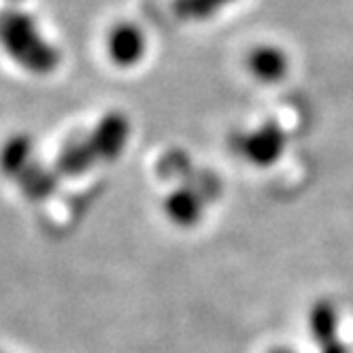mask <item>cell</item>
I'll return each instance as SVG.
<instances>
[{
  "label": "cell",
  "instance_id": "obj_1",
  "mask_svg": "<svg viewBox=\"0 0 353 353\" xmlns=\"http://www.w3.org/2000/svg\"><path fill=\"white\" fill-rule=\"evenodd\" d=\"M0 47L23 70L49 74L60 66V49L49 43L37 19L17 7L0 11Z\"/></svg>",
  "mask_w": 353,
  "mask_h": 353
},
{
  "label": "cell",
  "instance_id": "obj_2",
  "mask_svg": "<svg viewBox=\"0 0 353 353\" xmlns=\"http://www.w3.org/2000/svg\"><path fill=\"white\" fill-rule=\"evenodd\" d=\"M288 139L276 123H262L236 139V151L258 168H268L281 160Z\"/></svg>",
  "mask_w": 353,
  "mask_h": 353
},
{
  "label": "cell",
  "instance_id": "obj_3",
  "mask_svg": "<svg viewBox=\"0 0 353 353\" xmlns=\"http://www.w3.org/2000/svg\"><path fill=\"white\" fill-rule=\"evenodd\" d=\"M88 139L98 162H113L123 154L130 141V121L123 113L111 111L96 123Z\"/></svg>",
  "mask_w": 353,
  "mask_h": 353
},
{
  "label": "cell",
  "instance_id": "obj_4",
  "mask_svg": "<svg viewBox=\"0 0 353 353\" xmlns=\"http://www.w3.org/2000/svg\"><path fill=\"white\" fill-rule=\"evenodd\" d=\"M107 52L119 68H132L147 56V34L132 21H121L107 37Z\"/></svg>",
  "mask_w": 353,
  "mask_h": 353
},
{
  "label": "cell",
  "instance_id": "obj_5",
  "mask_svg": "<svg viewBox=\"0 0 353 353\" xmlns=\"http://www.w3.org/2000/svg\"><path fill=\"white\" fill-rule=\"evenodd\" d=\"M339 311L330 300H319L309 313V330L317 345V353H351L341 339Z\"/></svg>",
  "mask_w": 353,
  "mask_h": 353
},
{
  "label": "cell",
  "instance_id": "obj_6",
  "mask_svg": "<svg viewBox=\"0 0 353 353\" xmlns=\"http://www.w3.org/2000/svg\"><path fill=\"white\" fill-rule=\"evenodd\" d=\"M247 70L260 83L274 85L281 83L290 74V56L279 45L262 43L247 54Z\"/></svg>",
  "mask_w": 353,
  "mask_h": 353
},
{
  "label": "cell",
  "instance_id": "obj_7",
  "mask_svg": "<svg viewBox=\"0 0 353 353\" xmlns=\"http://www.w3.org/2000/svg\"><path fill=\"white\" fill-rule=\"evenodd\" d=\"M205 198L192 188L174 190L164 198V213L176 228H196L205 217Z\"/></svg>",
  "mask_w": 353,
  "mask_h": 353
},
{
  "label": "cell",
  "instance_id": "obj_8",
  "mask_svg": "<svg viewBox=\"0 0 353 353\" xmlns=\"http://www.w3.org/2000/svg\"><path fill=\"white\" fill-rule=\"evenodd\" d=\"M34 141L30 134H13L0 147V172L11 179H19L30 164H32Z\"/></svg>",
  "mask_w": 353,
  "mask_h": 353
},
{
  "label": "cell",
  "instance_id": "obj_9",
  "mask_svg": "<svg viewBox=\"0 0 353 353\" xmlns=\"http://www.w3.org/2000/svg\"><path fill=\"white\" fill-rule=\"evenodd\" d=\"M98 162L94 149L90 145V139H74V141H68L60 156H58V162H56V168L60 174H66V176H79L88 170H92V166Z\"/></svg>",
  "mask_w": 353,
  "mask_h": 353
},
{
  "label": "cell",
  "instance_id": "obj_10",
  "mask_svg": "<svg viewBox=\"0 0 353 353\" xmlns=\"http://www.w3.org/2000/svg\"><path fill=\"white\" fill-rule=\"evenodd\" d=\"M58 168H47L45 164L32 162L23 174L19 176V188L32 200H43L47 196H52L58 188Z\"/></svg>",
  "mask_w": 353,
  "mask_h": 353
},
{
  "label": "cell",
  "instance_id": "obj_11",
  "mask_svg": "<svg viewBox=\"0 0 353 353\" xmlns=\"http://www.w3.org/2000/svg\"><path fill=\"white\" fill-rule=\"evenodd\" d=\"M236 0H174V15L185 21L213 19L221 9L234 5Z\"/></svg>",
  "mask_w": 353,
  "mask_h": 353
},
{
  "label": "cell",
  "instance_id": "obj_12",
  "mask_svg": "<svg viewBox=\"0 0 353 353\" xmlns=\"http://www.w3.org/2000/svg\"><path fill=\"white\" fill-rule=\"evenodd\" d=\"M268 353H296V351H292L290 347H283V345H279V347H272V349H268Z\"/></svg>",
  "mask_w": 353,
  "mask_h": 353
},
{
  "label": "cell",
  "instance_id": "obj_13",
  "mask_svg": "<svg viewBox=\"0 0 353 353\" xmlns=\"http://www.w3.org/2000/svg\"><path fill=\"white\" fill-rule=\"evenodd\" d=\"M11 3H21V0H11Z\"/></svg>",
  "mask_w": 353,
  "mask_h": 353
},
{
  "label": "cell",
  "instance_id": "obj_14",
  "mask_svg": "<svg viewBox=\"0 0 353 353\" xmlns=\"http://www.w3.org/2000/svg\"><path fill=\"white\" fill-rule=\"evenodd\" d=\"M0 353H3V351H0Z\"/></svg>",
  "mask_w": 353,
  "mask_h": 353
}]
</instances>
